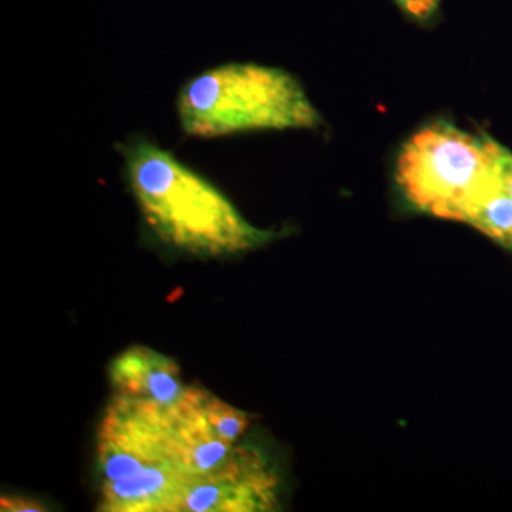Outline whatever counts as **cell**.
<instances>
[{"label": "cell", "instance_id": "cell-1", "mask_svg": "<svg viewBox=\"0 0 512 512\" xmlns=\"http://www.w3.org/2000/svg\"><path fill=\"white\" fill-rule=\"evenodd\" d=\"M123 173L154 237L195 256L242 254L278 237L249 224L207 178L146 136L119 146Z\"/></svg>", "mask_w": 512, "mask_h": 512}, {"label": "cell", "instance_id": "cell-2", "mask_svg": "<svg viewBox=\"0 0 512 512\" xmlns=\"http://www.w3.org/2000/svg\"><path fill=\"white\" fill-rule=\"evenodd\" d=\"M165 409L113 396L97 430V510L181 512L192 477L171 441Z\"/></svg>", "mask_w": 512, "mask_h": 512}, {"label": "cell", "instance_id": "cell-3", "mask_svg": "<svg viewBox=\"0 0 512 512\" xmlns=\"http://www.w3.org/2000/svg\"><path fill=\"white\" fill-rule=\"evenodd\" d=\"M177 113L184 133L198 138L323 123L295 76L256 63L220 64L192 77L178 93Z\"/></svg>", "mask_w": 512, "mask_h": 512}, {"label": "cell", "instance_id": "cell-4", "mask_svg": "<svg viewBox=\"0 0 512 512\" xmlns=\"http://www.w3.org/2000/svg\"><path fill=\"white\" fill-rule=\"evenodd\" d=\"M507 151L488 134L433 121L403 144L396 183L416 210L466 224L468 212Z\"/></svg>", "mask_w": 512, "mask_h": 512}, {"label": "cell", "instance_id": "cell-5", "mask_svg": "<svg viewBox=\"0 0 512 512\" xmlns=\"http://www.w3.org/2000/svg\"><path fill=\"white\" fill-rule=\"evenodd\" d=\"M279 481L264 454L237 444L220 467L194 478L181 512H265L278 507Z\"/></svg>", "mask_w": 512, "mask_h": 512}, {"label": "cell", "instance_id": "cell-6", "mask_svg": "<svg viewBox=\"0 0 512 512\" xmlns=\"http://www.w3.org/2000/svg\"><path fill=\"white\" fill-rule=\"evenodd\" d=\"M202 393L201 387L187 386L183 396L165 409L171 441L192 480L220 467L237 446L222 440L211 426L202 406Z\"/></svg>", "mask_w": 512, "mask_h": 512}, {"label": "cell", "instance_id": "cell-7", "mask_svg": "<svg viewBox=\"0 0 512 512\" xmlns=\"http://www.w3.org/2000/svg\"><path fill=\"white\" fill-rule=\"evenodd\" d=\"M109 377L113 396L163 407L177 402L187 389L177 362L147 346L121 352L110 363Z\"/></svg>", "mask_w": 512, "mask_h": 512}, {"label": "cell", "instance_id": "cell-8", "mask_svg": "<svg viewBox=\"0 0 512 512\" xmlns=\"http://www.w3.org/2000/svg\"><path fill=\"white\" fill-rule=\"evenodd\" d=\"M466 224L512 251V151L474 202Z\"/></svg>", "mask_w": 512, "mask_h": 512}, {"label": "cell", "instance_id": "cell-9", "mask_svg": "<svg viewBox=\"0 0 512 512\" xmlns=\"http://www.w3.org/2000/svg\"><path fill=\"white\" fill-rule=\"evenodd\" d=\"M202 406L218 436L232 446L238 444L251 423L248 414L231 404L222 402L207 390L202 393Z\"/></svg>", "mask_w": 512, "mask_h": 512}, {"label": "cell", "instance_id": "cell-10", "mask_svg": "<svg viewBox=\"0 0 512 512\" xmlns=\"http://www.w3.org/2000/svg\"><path fill=\"white\" fill-rule=\"evenodd\" d=\"M407 16L419 22H426L436 15L441 0H393Z\"/></svg>", "mask_w": 512, "mask_h": 512}, {"label": "cell", "instance_id": "cell-11", "mask_svg": "<svg viewBox=\"0 0 512 512\" xmlns=\"http://www.w3.org/2000/svg\"><path fill=\"white\" fill-rule=\"evenodd\" d=\"M0 510L3 512H45L47 508L35 498L23 495H3L0 498Z\"/></svg>", "mask_w": 512, "mask_h": 512}]
</instances>
